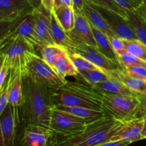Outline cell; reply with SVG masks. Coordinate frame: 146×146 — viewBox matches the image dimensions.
<instances>
[{"label": "cell", "mask_w": 146, "mask_h": 146, "mask_svg": "<svg viewBox=\"0 0 146 146\" xmlns=\"http://www.w3.org/2000/svg\"><path fill=\"white\" fill-rule=\"evenodd\" d=\"M1 60H3L13 72H19L25 76L27 66L36 48L24 38H17L0 44ZM38 55V54H37Z\"/></svg>", "instance_id": "cell-4"}, {"label": "cell", "mask_w": 146, "mask_h": 146, "mask_svg": "<svg viewBox=\"0 0 146 146\" xmlns=\"http://www.w3.org/2000/svg\"><path fill=\"white\" fill-rule=\"evenodd\" d=\"M53 107L49 87L24 77V104L20 107L24 127L37 125L50 128Z\"/></svg>", "instance_id": "cell-1"}, {"label": "cell", "mask_w": 146, "mask_h": 146, "mask_svg": "<svg viewBox=\"0 0 146 146\" xmlns=\"http://www.w3.org/2000/svg\"><path fill=\"white\" fill-rule=\"evenodd\" d=\"M137 97H138L140 102L138 118L145 117L146 116V95L137 94Z\"/></svg>", "instance_id": "cell-38"}, {"label": "cell", "mask_w": 146, "mask_h": 146, "mask_svg": "<svg viewBox=\"0 0 146 146\" xmlns=\"http://www.w3.org/2000/svg\"><path fill=\"white\" fill-rule=\"evenodd\" d=\"M93 88L96 91H100L108 95L120 96H136L137 94L130 91L122 83L118 80L109 77L105 81L93 86Z\"/></svg>", "instance_id": "cell-21"}, {"label": "cell", "mask_w": 146, "mask_h": 146, "mask_svg": "<svg viewBox=\"0 0 146 146\" xmlns=\"http://www.w3.org/2000/svg\"><path fill=\"white\" fill-rule=\"evenodd\" d=\"M52 11L59 24L67 33L74 29L75 27L76 16L72 7L61 5L55 7Z\"/></svg>", "instance_id": "cell-25"}, {"label": "cell", "mask_w": 146, "mask_h": 146, "mask_svg": "<svg viewBox=\"0 0 146 146\" xmlns=\"http://www.w3.org/2000/svg\"><path fill=\"white\" fill-rule=\"evenodd\" d=\"M86 1L96 7H101L105 9L113 11L126 19L127 11L120 7L114 0H86Z\"/></svg>", "instance_id": "cell-31"}, {"label": "cell", "mask_w": 146, "mask_h": 146, "mask_svg": "<svg viewBox=\"0 0 146 146\" xmlns=\"http://www.w3.org/2000/svg\"><path fill=\"white\" fill-rule=\"evenodd\" d=\"M11 76L9 104L14 107H21L24 104V76L19 72L10 71Z\"/></svg>", "instance_id": "cell-19"}, {"label": "cell", "mask_w": 146, "mask_h": 146, "mask_svg": "<svg viewBox=\"0 0 146 146\" xmlns=\"http://www.w3.org/2000/svg\"><path fill=\"white\" fill-rule=\"evenodd\" d=\"M91 29H92L94 38H95L96 43V48H98V51L101 54H104L106 57H107L108 59L111 60L120 66L118 55L114 51L107 35H106L102 31L95 29L94 27H91Z\"/></svg>", "instance_id": "cell-24"}, {"label": "cell", "mask_w": 146, "mask_h": 146, "mask_svg": "<svg viewBox=\"0 0 146 146\" xmlns=\"http://www.w3.org/2000/svg\"><path fill=\"white\" fill-rule=\"evenodd\" d=\"M81 12L88 20L91 27L102 31L106 35H107L108 38L116 36L117 35L114 33L98 9L86 0H85Z\"/></svg>", "instance_id": "cell-18"}, {"label": "cell", "mask_w": 146, "mask_h": 146, "mask_svg": "<svg viewBox=\"0 0 146 146\" xmlns=\"http://www.w3.org/2000/svg\"><path fill=\"white\" fill-rule=\"evenodd\" d=\"M111 42V46H112L113 48L114 51L117 55H120V54H123L125 52V48H124V44H123V38H120L119 36H116L114 37H111L108 38Z\"/></svg>", "instance_id": "cell-35"}, {"label": "cell", "mask_w": 146, "mask_h": 146, "mask_svg": "<svg viewBox=\"0 0 146 146\" xmlns=\"http://www.w3.org/2000/svg\"><path fill=\"white\" fill-rule=\"evenodd\" d=\"M89 123L65 111L52 108L50 129L59 136H70L84 131Z\"/></svg>", "instance_id": "cell-8"}, {"label": "cell", "mask_w": 146, "mask_h": 146, "mask_svg": "<svg viewBox=\"0 0 146 146\" xmlns=\"http://www.w3.org/2000/svg\"><path fill=\"white\" fill-rule=\"evenodd\" d=\"M138 11L141 13V14H143L144 16L146 17V0H145V3L141 6V8L138 9Z\"/></svg>", "instance_id": "cell-44"}, {"label": "cell", "mask_w": 146, "mask_h": 146, "mask_svg": "<svg viewBox=\"0 0 146 146\" xmlns=\"http://www.w3.org/2000/svg\"><path fill=\"white\" fill-rule=\"evenodd\" d=\"M106 73L109 77L115 78L122 83L126 88L135 94L146 95L145 80L130 74L122 68Z\"/></svg>", "instance_id": "cell-17"}, {"label": "cell", "mask_w": 146, "mask_h": 146, "mask_svg": "<svg viewBox=\"0 0 146 146\" xmlns=\"http://www.w3.org/2000/svg\"><path fill=\"white\" fill-rule=\"evenodd\" d=\"M53 108L65 111L75 116L79 117L88 121L89 123L101 119L108 115L106 113V112L101 110H96L92 109V108H84V107H68L64 106L54 105Z\"/></svg>", "instance_id": "cell-20"}, {"label": "cell", "mask_w": 146, "mask_h": 146, "mask_svg": "<svg viewBox=\"0 0 146 146\" xmlns=\"http://www.w3.org/2000/svg\"><path fill=\"white\" fill-rule=\"evenodd\" d=\"M51 12L41 4L33 11L34 17V32L40 52L48 45H56L51 37Z\"/></svg>", "instance_id": "cell-12"}, {"label": "cell", "mask_w": 146, "mask_h": 146, "mask_svg": "<svg viewBox=\"0 0 146 146\" xmlns=\"http://www.w3.org/2000/svg\"><path fill=\"white\" fill-rule=\"evenodd\" d=\"M68 56H69L71 62L73 63L78 72H84V71H90V70L100 69L79 54L74 52H68Z\"/></svg>", "instance_id": "cell-30"}, {"label": "cell", "mask_w": 146, "mask_h": 146, "mask_svg": "<svg viewBox=\"0 0 146 146\" xmlns=\"http://www.w3.org/2000/svg\"><path fill=\"white\" fill-rule=\"evenodd\" d=\"M130 144H131L130 143L125 142V141H117V142H107L96 146H128Z\"/></svg>", "instance_id": "cell-40"}, {"label": "cell", "mask_w": 146, "mask_h": 146, "mask_svg": "<svg viewBox=\"0 0 146 146\" xmlns=\"http://www.w3.org/2000/svg\"><path fill=\"white\" fill-rule=\"evenodd\" d=\"M125 71L137 77L143 78L146 81V67L142 66H133L123 68Z\"/></svg>", "instance_id": "cell-36"}, {"label": "cell", "mask_w": 146, "mask_h": 146, "mask_svg": "<svg viewBox=\"0 0 146 146\" xmlns=\"http://www.w3.org/2000/svg\"><path fill=\"white\" fill-rule=\"evenodd\" d=\"M5 28L1 29L0 44L11 41L17 38H24L39 50L38 42L34 32V17L32 13H29L17 19L11 23H1Z\"/></svg>", "instance_id": "cell-6"}, {"label": "cell", "mask_w": 146, "mask_h": 146, "mask_svg": "<svg viewBox=\"0 0 146 146\" xmlns=\"http://www.w3.org/2000/svg\"><path fill=\"white\" fill-rule=\"evenodd\" d=\"M92 88L94 100L108 115L120 121L138 118L140 102L137 95H108Z\"/></svg>", "instance_id": "cell-3"}, {"label": "cell", "mask_w": 146, "mask_h": 146, "mask_svg": "<svg viewBox=\"0 0 146 146\" xmlns=\"http://www.w3.org/2000/svg\"><path fill=\"white\" fill-rule=\"evenodd\" d=\"M51 34L56 45L65 48L68 51L74 46L68 34L61 27L53 11L51 12Z\"/></svg>", "instance_id": "cell-22"}, {"label": "cell", "mask_w": 146, "mask_h": 146, "mask_svg": "<svg viewBox=\"0 0 146 146\" xmlns=\"http://www.w3.org/2000/svg\"><path fill=\"white\" fill-rule=\"evenodd\" d=\"M27 1L31 4V6L34 7V9H38V7L42 4V3H41V0H27Z\"/></svg>", "instance_id": "cell-43"}, {"label": "cell", "mask_w": 146, "mask_h": 146, "mask_svg": "<svg viewBox=\"0 0 146 146\" xmlns=\"http://www.w3.org/2000/svg\"><path fill=\"white\" fill-rule=\"evenodd\" d=\"M73 8L76 12H81L84 6L85 0H72Z\"/></svg>", "instance_id": "cell-39"}, {"label": "cell", "mask_w": 146, "mask_h": 146, "mask_svg": "<svg viewBox=\"0 0 146 146\" xmlns=\"http://www.w3.org/2000/svg\"><path fill=\"white\" fill-rule=\"evenodd\" d=\"M66 49L58 45H48L41 49L40 52L41 57L45 62L54 68L57 58Z\"/></svg>", "instance_id": "cell-29"}, {"label": "cell", "mask_w": 146, "mask_h": 146, "mask_svg": "<svg viewBox=\"0 0 146 146\" xmlns=\"http://www.w3.org/2000/svg\"><path fill=\"white\" fill-rule=\"evenodd\" d=\"M24 77H29L51 88L64 86L68 81L66 79L61 78L52 67L37 54H34L31 56Z\"/></svg>", "instance_id": "cell-7"}, {"label": "cell", "mask_w": 146, "mask_h": 146, "mask_svg": "<svg viewBox=\"0 0 146 146\" xmlns=\"http://www.w3.org/2000/svg\"><path fill=\"white\" fill-rule=\"evenodd\" d=\"M125 51L146 63V44L138 39H123Z\"/></svg>", "instance_id": "cell-28"}, {"label": "cell", "mask_w": 146, "mask_h": 146, "mask_svg": "<svg viewBox=\"0 0 146 146\" xmlns=\"http://www.w3.org/2000/svg\"><path fill=\"white\" fill-rule=\"evenodd\" d=\"M115 2L126 11H137L145 3V0H114Z\"/></svg>", "instance_id": "cell-34"}, {"label": "cell", "mask_w": 146, "mask_h": 146, "mask_svg": "<svg viewBox=\"0 0 146 146\" xmlns=\"http://www.w3.org/2000/svg\"><path fill=\"white\" fill-rule=\"evenodd\" d=\"M75 78L78 82L93 86L106 80L109 78V76L103 70L94 69L84 72H78Z\"/></svg>", "instance_id": "cell-27"}, {"label": "cell", "mask_w": 146, "mask_h": 146, "mask_svg": "<svg viewBox=\"0 0 146 146\" xmlns=\"http://www.w3.org/2000/svg\"><path fill=\"white\" fill-rule=\"evenodd\" d=\"M59 135L52 130L37 125L25 126L20 138L21 146H56Z\"/></svg>", "instance_id": "cell-9"}, {"label": "cell", "mask_w": 146, "mask_h": 146, "mask_svg": "<svg viewBox=\"0 0 146 146\" xmlns=\"http://www.w3.org/2000/svg\"><path fill=\"white\" fill-rule=\"evenodd\" d=\"M145 118V124H144L143 129V131H142V140L146 139V116Z\"/></svg>", "instance_id": "cell-45"}, {"label": "cell", "mask_w": 146, "mask_h": 146, "mask_svg": "<svg viewBox=\"0 0 146 146\" xmlns=\"http://www.w3.org/2000/svg\"><path fill=\"white\" fill-rule=\"evenodd\" d=\"M120 121L106 115L90 123L84 131L70 136H59L56 146H96L109 142L112 132Z\"/></svg>", "instance_id": "cell-2"}, {"label": "cell", "mask_w": 146, "mask_h": 146, "mask_svg": "<svg viewBox=\"0 0 146 146\" xmlns=\"http://www.w3.org/2000/svg\"><path fill=\"white\" fill-rule=\"evenodd\" d=\"M126 20L137 38L146 44V17L138 10L127 11Z\"/></svg>", "instance_id": "cell-23"}, {"label": "cell", "mask_w": 146, "mask_h": 146, "mask_svg": "<svg viewBox=\"0 0 146 146\" xmlns=\"http://www.w3.org/2000/svg\"><path fill=\"white\" fill-rule=\"evenodd\" d=\"M10 69L8 66L6 64L3 60H1V66H0V90L4 87V84L9 75Z\"/></svg>", "instance_id": "cell-37"}, {"label": "cell", "mask_w": 146, "mask_h": 146, "mask_svg": "<svg viewBox=\"0 0 146 146\" xmlns=\"http://www.w3.org/2000/svg\"><path fill=\"white\" fill-rule=\"evenodd\" d=\"M24 128L20 107L9 104L0 115V146H21L20 138Z\"/></svg>", "instance_id": "cell-5"}, {"label": "cell", "mask_w": 146, "mask_h": 146, "mask_svg": "<svg viewBox=\"0 0 146 146\" xmlns=\"http://www.w3.org/2000/svg\"><path fill=\"white\" fill-rule=\"evenodd\" d=\"M119 64L121 68H125L127 67L133 66H142L146 67V63L141 61L139 58L133 56L131 54H128L126 51L118 56Z\"/></svg>", "instance_id": "cell-32"}, {"label": "cell", "mask_w": 146, "mask_h": 146, "mask_svg": "<svg viewBox=\"0 0 146 146\" xmlns=\"http://www.w3.org/2000/svg\"><path fill=\"white\" fill-rule=\"evenodd\" d=\"M145 120V117H141L119 121L111 133L109 142L125 141L132 143L142 140V131Z\"/></svg>", "instance_id": "cell-11"}, {"label": "cell", "mask_w": 146, "mask_h": 146, "mask_svg": "<svg viewBox=\"0 0 146 146\" xmlns=\"http://www.w3.org/2000/svg\"><path fill=\"white\" fill-rule=\"evenodd\" d=\"M54 69L64 79H66L68 76L76 77L78 73L71 62L67 50H65L58 56L56 61Z\"/></svg>", "instance_id": "cell-26"}, {"label": "cell", "mask_w": 146, "mask_h": 146, "mask_svg": "<svg viewBox=\"0 0 146 146\" xmlns=\"http://www.w3.org/2000/svg\"><path fill=\"white\" fill-rule=\"evenodd\" d=\"M61 5L70 6L73 7L72 0H54V8Z\"/></svg>", "instance_id": "cell-42"}, {"label": "cell", "mask_w": 146, "mask_h": 146, "mask_svg": "<svg viewBox=\"0 0 146 146\" xmlns=\"http://www.w3.org/2000/svg\"><path fill=\"white\" fill-rule=\"evenodd\" d=\"M68 52H74L79 54L105 72L121 68L119 65L108 59L104 54H101L96 47L88 44H76L70 51H68Z\"/></svg>", "instance_id": "cell-13"}, {"label": "cell", "mask_w": 146, "mask_h": 146, "mask_svg": "<svg viewBox=\"0 0 146 146\" xmlns=\"http://www.w3.org/2000/svg\"><path fill=\"white\" fill-rule=\"evenodd\" d=\"M34 10L27 0H0V22L11 23Z\"/></svg>", "instance_id": "cell-14"}, {"label": "cell", "mask_w": 146, "mask_h": 146, "mask_svg": "<svg viewBox=\"0 0 146 146\" xmlns=\"http://www.w3.org/2000/svg\"><path fill=\"white\" fill-rule=\"evenodd\" d=\"M42 5L48 11H52L54 8V0H41Z\"/></svg>", "instance_id": "cell-41"}, {"label": "cell", "mask_w": 146, "mask_h": 146, "mask_svg": "<svg viewBox=\"0 0 146 146\" xmlns=\"http://www.w3.org/2000/svg\"><path fill=\"white\" fill-rule=\"evenodd\" d=\"M75 27L72 31L68 33L74 45L85 44L96 47V43L94 38L91 26L88 20L86 19L82 12L75 11Z\"/></svg>", "instance_id": "cell-15"}, {"label": "cell", "mask_w": 146, "mask_h": 146, "mask_svg": "<svg viewBox=\"0 0 146 146\" xmlns=\"http://www.w3.org/2000/svg\"><path fill=\"white\" fill-rule=\"evenodd\" d=\"M50 90L54 105L68 107H84L103 111L99 104L64 86L56 88H50Z\"/></svg>", "instance_id": "cell-10"}, {"label": "cell", "mask_w": 146, "mask_h": 146, "mask_svg": "<svg viewBox=\"0 0 146 146\" xmlns=\"http://www.w3.org/2000/svg\"><path fill=\"white\" fill-rule=\"evenodd\" d=\"M96 7L101 12L113 31L118 36L123 39H138L125 18L113 11L105 9L101 7Z\"/></svg>", "instance_id": "cell-16"}, {"label": "cell", "mask_w": 146, "mask_h": 146, "mask_svg": "<svg viewBox=\"0 0 146 146\" xmlns=\"http://www.w3.org/2000/svg\"><path fill=\"white\" fill-rule=\"evenodd\" d=\"M11 75H9L4 87L0 90V115L4 113L7 107L8 106L9 104V89L10 85H11Z\"/></svg>", "instance_id": "cell-33"}]
</instances>
